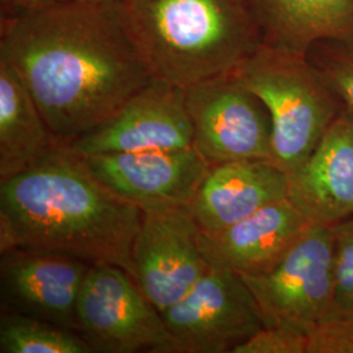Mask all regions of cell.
Here are the masks:
<instances>
[{"instance_id": "cell-4", "label": "cell", "mask_w": 353, "mask_h": 353, "mask_svg": "<svg viewBox=\"0 0 353 353\" xmlns=\"http://www.w3.org/2000/svg\"><path fill=\"white\" fill-rule=\"evenodd\" d=\"M267 108L272 157L287 174L316 150L344 106L307 55L262 43L234 70Z\"/></svg>"}, {"instance_id": "cell-1", "label": "cell", "mask_w": 353, "mask_h": 353, "mask_svg": "<svg viewBox=\"0 0 353 353\" xmlns=\"http://www.w3.org/2000/svg\"><path fill=\"white\" fill-rule=\"evenodd\" d=\"M0 59L21 77L64 147L154 79L127 1L74 0L1 19Z\"/></svg>"}, {"instance_id": "cell-11", "label": "cell", "mask_w": 353, "mask_h": 353, "mask_svg": "<svg viewBox=\"0 0 353 353\" xmlns=\"http://www.w3.org/2000/svg\"><path fill=\"white\" fill-rule=\"evenodd\" d=\"M83 159L103 185L141 211L188 207L212 166L194 147Z\"/></svg>"}, {"instance_id": "cell-5", "label": "cell", "mask_w": 353, "mask_h": 353, "mask_svg": "<svg viewBox=\"0 0 353 353\" xmlns=\"http://www.w3.org/2000/svg\"><path fill=\"white\" fill-rule=\"evenodd\" d=\"M332 225L312 224L268 270L241 275L265 326H283L309 336L331 314L335 296Z\"/></svg>"}, {"instance_id": "cell-19", "label": "cell", "mask_w": 353, "mask_h": 353, "mask_svg": "<svg viewBox=\"0 0 353 353\" xmlns=\"http://www.w3.org/2000/svg\"><path fill=\"white\" fill-rule=\"evenodd\" d=\"M307 57L336 93L343 106L353 114V38L319 42L310 49Z\"/></svg>"}, {"instance_id": "cell-12", "label": "cell", "mask_w": 353, "mask_h": 353, "mask_svg": "<svg viewBox=\"0 0 353 353\" xmlns=\"http://www.w3.org/2000/svg\"><path fill=\"white\" fill-rule=\"evenodd\" d=\"M92 265L50 252H1L3 309L79 332L77 301Z\"/></svg>"}, {"instance_id": "cell-17", "label": "cell", "mask_w": 353, "mask_h": 353, "mask_svg": "<svg viewBox=\"0 0 353 353\" xmlns=\"http://www.w3.org/2000/svg\"><path fill=\"white\" fill-rule=\"evenodd\" d=\"M59 147L21 77L0 59V179L24 172Z\"/></svg>"}, {"instance_id": "cell-2", "label": "cell", "mask_w": 353, "mask_h": 353, "mask_svg": "<svg viewBox=\"0 0 353 353\" xmlns=\"http://www.w3.org/2000/svg\"><path fill=\"white\" fill-rule=\"evenodd\" d=\"M143 212L59 147L24 172L0 179V252H50L132 276Z\"/></svg>"}, {"instance_id": "cell-13", "label": "cell", "mask_w": 353, "mask_h": 353, "mask_svg": "<svg viewBox=\"0 0 353 353\" xmlns=\"http://www.w3.org/2000/svg\"><path fill=\"white\" fill-rule=\"evenodd\" d=\"M288 199L313 224L353 216V114L345 108L316 150L288 173Z\"/></svg>"}, {"instance_id": "cell-18", "label": "cell", "mask_w": 353, "mask_h": 353, "mask_svg": "<svg viewBox=\"0 0 353 353\" xmlns=\"http://www.w3.org/2000/svg\"><path fill=\"white\" fill-rule=\"evenodd\" d=\"M0 352L93 353V350L77 331L3 309Z\"/></svg>"}, {"instance_id": "cell-7", "label": "cell", "mask_w": 353, "mask_h": 353, "mask_svg": "<svg viewBox=\"0 0 353 353\" xmlns=\"http://www.w3.org/2000/svg\"><path fill=\"white\" fill-rule=\"evenodd\" d=\"M185 89L194 148L210 164L271 160L272 123L263 101L236 71Z\"/></svg>"}, {"instance_id": "cell-20", "label": "cell", "mask_w": 353, "mask_h": 353, "mask_svg": "<svg viewBox=\"0 0 353 353\" xmlns=\"http://www.w3.org/2000/svg\"><path fill=\"white\" fill-rule=\"evenodd\" d=\"M335 296L328 319L353 316V219L332 225Z\"/></svg>"}, {"instance_id": "cell-14", "label": "cell", "mask_w": 353, "mask_h": 353, "mask_svg": "<svg viewBox=\"0 0 353 353\" xmlns=\"http://www.w3.org/2000/svg\"><path fill=\"white\" fill-rule=\"evenodd\" d=\"M285 199L284 170L271 160H242L211 166L188 210L202 233H214Z\"/></svg>"}, {"instance_id": "cell-10", "label": "cell", "mask_w": 353, "mask_h": 353, "mask_svg": "<svg viewBox=\"0 0 353 353\" xmlns=\"http://www.w3.org/2000/svg\"><path fill=\"white\" fill-rule=\"evenodd\" d=\"M194 147L185 89L154 77L101 126L67 148L81 157Z\"/></svg>"}, {"instance_id": "cell-21", "label": "cell", "mask_w": 353, "mask_h": 353, "mask_svg": "<svg viewBox=\"0 0 353 353\" xmlns=\"http://www.w3.org/2000/svg\"><path fill=\"white\" fill-rule=\"evenodd\" d=\"M232 353H307V335L283 326H263Z\"/></svg>"}, {"instance_id": "cell-23", "label": "cell", "mask_w": 353, "mask_h": 353, "mask_svg": "<svg viewBox=\"0 0 353 353\" xmlns=\"http://www.w3.org/2000/svg\"><path fill=\"white\" fill-rule=\"evenodd\" d=\"M28 7H38V6H51V4H61L68 3L74 0H24Z\"/></svg>"}, {"instance_id": "cell-8", "label": "cell", "mask_w": 353, "mask_h": 353, "mask_svg": "<svg viewBox=\"0 0 353 353\" xmlns=\"http://www.w3.org/2000/svg\"><path fill=\"white\" fill-rule=\"evenodd\" d=\"M163 318L179 353H232L265 326L240 274L217 267H210Z\"/></svg>"}, {"instance_id": "cell-22", "label": "cell", "mask_w": 353, "mask_h": 353, "mask_svg": "<svg viewBox=\"0 0 353 353\" xmlns=\"http://www.w3.org/2000/svg\"><path fill=\"white\" fill-rule=\"evenodd\" d=\"M307 353H353V316L321 323L307 336Z\"/></svg>"}, {"instance_id": "cell-16", "label": "cell", "mask_w": 353, "mask_h": 353, "mask_svg": "<svg viewBox=\"0 0 353 353\" xmlns=\"http://www.w3.org/2000/svg\"><path fill=\"white\" fill-rule=\"evenodd\" d=\"M265 45L307 55L323 41L353 38V0H250Z\"/></svg>"}, {"instance_id": "cell-24", "label": "cell", "mask_w": 353, "mask_h": 353, "mask_svg": "<svg viewBox=\"0 0 353 353\" xmlns=\"http://www.w3.org/2000/svg\"><path fill=\"white\" fill-rule=\"evenodd\" d=\"M80 1H90V3H97V1H127V0H80Z\"/></svg>"}, {"instance_id": "cell-15", "label": "cell", "mask_w": 353, "mask_h": 353, "mask_svg": "<svg viewBox=\"0 0 353 353\" xmlns=\"http://www.w3.org/2000/svg\"><path fill=\"white\" fill-rule=\"evenodd\" d=\"M312 224L285 199L223 230L202 233L201 246L211 267L255 275L275 265Z\"/></svg>"}, {"instance_id": "cell-9", "label": "cell", "mask_w": 353, "mask_h": 353, "mask_svg": "<svg viewBox=\"0 0 353 353\" xmlns=\"http://www.w3.org/2000/svg\"><path fill=\"white\" fill-rule=\"evenodd\" d=\"M132 249V278L163 314L178 303L211 265L188 207L141 211Z\"/></svg>"}, {"instance_id": "cell-3", "label": "cell", "mask_w": 353, "mask_h": 353, "mask_svg": "<svg viewBox=\"0 0 353 353\" xmlns=\"http://www.w3.org/2000/svg\"><path fill=\"white\" fill-rule=\"evenodd\" d=\"M154 77L186 88L234 71L262 43L250 0H127Z\"/></svg>"}, {"instance_id": "cell-6", "label": "cell", "mask_w": 353, "mask_h": 353, "mask_svg": "<svg viewBox=\"0 0 353 353\" xmlns=\"http://www.w3.org/2000/svg\"><path fill=\"white\" fill-rule=\"evenodd\" d=\"M79 332L101 353H179L163 314L118 265L89 268L77 301Z\"/></svg>"}]
</instances>
